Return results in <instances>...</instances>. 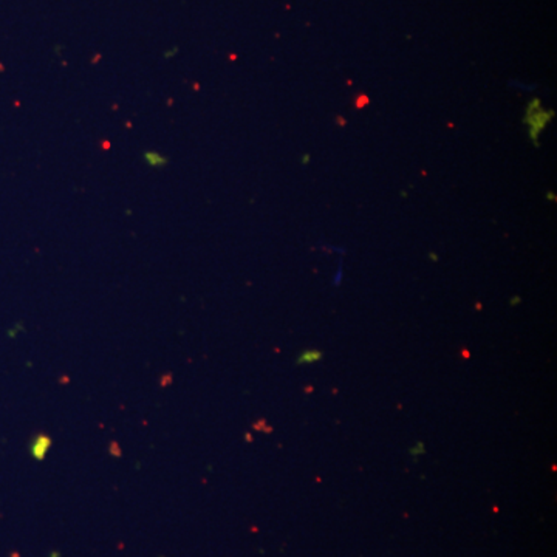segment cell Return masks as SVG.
I'll list each match as a JSON object with an SVG mask.
<instances>
[{"instance_id": "3957f363", "label": "cell", "mask_w": 557, "mask_h": 557, "mask_svg": "<svg viewBox=\"0 0 557 557\" xmlns=\"http://www.w3.org/2000/svg\"><path fill=\"white\" fill-rule=\"evenodd\" d=\"M410 454L412 455H419V454H424V447H423V445H417V446H414L410 449Z\"/></svg>"}, {"instance_id": "6da1fadb", "label": "cell", "mask_w": 557, "mask_h": 557, "mask_svg": "<svg viewBox=\"0 0 557 557\" xmlns=\"http://www.w3.org/2000/svg\"><path fill=\"white\" fill-rule=\"evenodd\" d=\"M48 447H50V440L45 437V435H41V437H37L34 441H33V445H32V452H33V455L36 457V459H42V457L47 454V451H48Z\"/></svg>"}, {"instance_id": "7a4b0ae2", "label": "cell", "mask_w": 557, "mask_h": 557, "mask_svg": "<svg viewBox=\"0 0 557 557\" xmlns=\"http://www.w3.org/2000/svg\"><path fill=\"white\" fill-rule=\"evenodd\" d=\"M320 360H322V352H320V350L308 348V350H305V352L299 358H297V364L308 365V364H315Z\"/></svg>"}]
</instances>
